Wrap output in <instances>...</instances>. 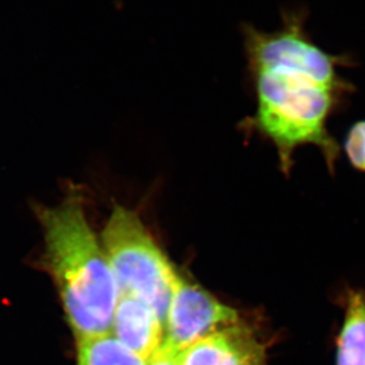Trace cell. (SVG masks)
Listing matches in <instances>:
<instances>
[{"instance_id": "6da1fadb", "label": "cell", "mask_w": 365, "mask_h": 365, "mask_svg": "<svg viewBox=\"0 0 365 365\" xmlns=\"http://www.w3.org/2000/svg\"><path fill=\"white\" fill-rule=\"evenodd\" d=\"M241 34L247 80L257 102L248 127L273 143L284 173L291 169L295 150L304 145L319 148L334 173L339 146L329 133L327 120L339 93L348 91L337 71L343 58L325 53L309 38L302 14H284L274 31L243 23Z\"/></svg>"}, {"instance_id": "9c48e42d", "label": "cell", "mask_w": 365, "mask_h": 365, "mask_svg": "<svg viewBox=\"0 0 365 365\" xmlns=\"http://www.w3.org/2000/svg\"><path fill=\"white\" fill-rule=\"evenodd\" d=\"M344 148L351 165L365 173V120L355 123L349 130Z\"/></svg>"}, {"instance_id": "3957f363", "label": "cell", "mask_w": 365, "mask_h": 365, "mask_svg": "<svg viewBox=\"0 0 365 365\" xmlns=\"http://www.w3.org/2000/svg\"><path fill=\"white\" fill-rule=\"evenodd\" d=\"M101 243L120 297L144 302L165 320L180 274L139 215L119 204L114 205L102 230Z\"/></svg>"}, {"instance_id": "30bf717a", "label": "cell", "mask_w": 365, "mask_h": 365, "mask_svg": "<svg viewBox=\"0 0 365 365\" xmlns=\"http://www.w3.org/2000/svg\"><path fill=\"white\" fill-rule=\"evenodd\" d=\"M177 352L163 346L150 361L148 365H178L177 362Z\"/></svg>"}, {"instance_id": "ba28073f", "label": "cell", "mask_w": 365, "mask_h": 365, "mask_svg": "<svg viewBox=\"0 0 365 365\" xmlns=\"http://www.w3.org/2000/svg\"><path fill=\"white\" fill-rule=\"evenodd\" d=\"M78 365H148L112 334L76 341Z\"/></svg>"}, {"instance_id": "5b68a950", "label": "cell", "mask_w": 365, "mask_h": 365, "mask_svg": "<svg viewBox=\"0 0 365 365\" xmlns=\"http://www.w3.org/2000/svg\"><path fill=\"white\" fill-rule=\"evenodd\" d=\"M178 365H269L267 345L241 322L202 338L177 355Z\"/></svg>"}, {"instance_id": "8992f818", "label": "cell", "mask_w": 365, "mask_h": 365, "mask_svg": "<svg viewBox=\"0 0 365 365\" xmlns=\"http://www.w3.org/2000/svg\"><path fill=\"white\" fill-rule=\"evenodd\" d=\"M110 334L146 361L164 344V320L151 306L123 295L113 314Z\"/></svg>"}, {"instance_id": "52a82bcc", "label": "cell", "mask_w": 365, "mask_h": 365, "mask_svg": "<svg viewBox=\"0 0 365 365\" xmlns=\"http://www.w3.org/2000/svg\"><path fill=\"white\" fill-rule=\"evenodd\" d=\"M337 365H365V293L349 289L337 339Z\"/></svg>"}, {"instance_id": "277c9868", "label": "cell", "mask_w": 365, "mask_h": 365, "mask_svg": "<svg viewBox=\"0 0 365 365\" xmlns=\"http://www.w3.org/2000/svg\"><path fill=\"white\" fill-rule=\"evenodd\" d=\"M239 323L236 309L180 275L166 311L163 346L180 354L202 338Z\"/></svg>"}, {"instance_id": "7a4b0ae2", "label": "cell", "mask_w": 365, "mask_h": 365, "mask_svg": "<svg viewBox=\"0 0 365 365\" xmlns=\"http://www.w3.org/2000/svg\"><path fill=\"white\" fill-rule=\"evenodd\" d=\"M46 260L76 341L110 334L120 293L80 192L38 211Z\"/></svg>"}]
</instances>
